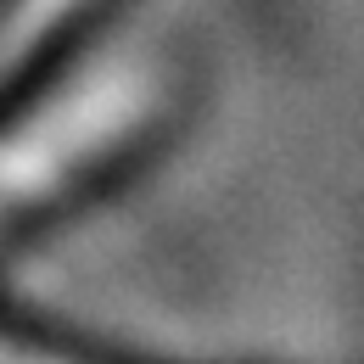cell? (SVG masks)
<instances>
[{
  "instance_id": "6da1fadb",
  "label": "cell",
  "mask_w": 364,
  "mask_h": 364,
  "mask_svg": "<svg viewBox=\"0 0 364 364\" xmlns=\"http://www.w3.org/2000/svg\"><path fill=\"white\" fill-rule=\"evenodd\" d=\"M168 90L135 56L56 50L0 85V247L112 180L163 124Z\"/></svg>"
},
{
  "instance_id": "7a4b0ae2",
  "label": "cell",
  "mask_w": 364,
  "mask_h": 364,
  "mask_svg": "<svg viewBox=\"0 0 364 364\" xmlns=\"http://www.w3.org/2000/svg\"><path fill=\"white\" fill-rule=\"evenodd\" d=\"M118 0H0V85L40 68L56 50L85 46Z\"/></svg>"
}]
</instances>
